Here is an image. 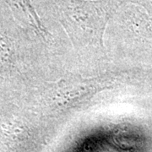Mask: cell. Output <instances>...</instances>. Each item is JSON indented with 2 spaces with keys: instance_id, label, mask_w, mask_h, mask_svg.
I'll return each instance as SVG.
<instances>
[{
  "instance_id": "1",
  "label": "cell",
  "mask_w": 152,
  "mask_h": 152,
  "mask_svg": "<svg viewBox=\"0 0 152 152\" xmlns=\"http://www.w3.org/2000/svg\"><path fill=\"white\" fill-rule=\"evenodd\" d=\"M103 0H62L60 9L67 26L100 31L107 20Z\"/></svg>"
}]
</instances>
